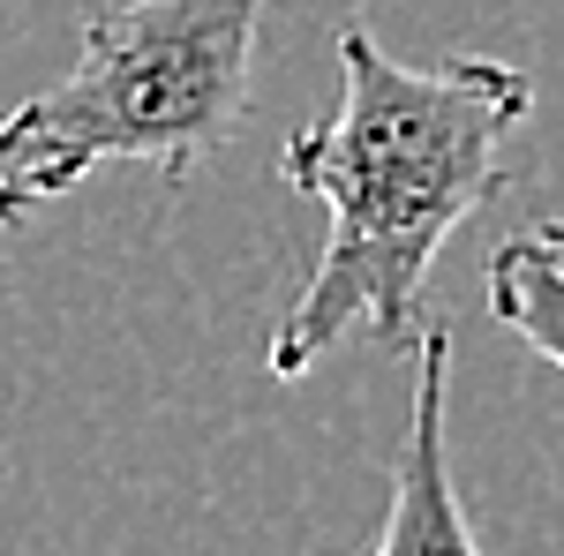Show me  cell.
Returning a JSON list of instances; mask_svg holds the SVG:
<instances>
[{
    "label": "cell",
    "mask_w": 564,
    "mask_h": 556,
    "mask_svg": "<svg viewBox=\"0 0 564 556\" xmlns=\"http://www.w3.org/2000/svg\"><path fill=\"white\" fill-rule=\"evenodd\" d=\"M444 399H452V324H422L414 406H406V436L391 459V504L361 556H481L475 519L452 481V451H444Z\"/></svg>",
    "instance_id": "obj_3"
},
{
    "label": "cell",
    "mask_w": 564,
    "mask_h": 556,
    "mask_svg": "<svg viewBox=\"0 0 564 556\" xmlns=\"http://www.w3.org/2000/svg\"><path fill=\"white\" fill-rule=\"evenodd\" d=\"M257 31L263 0H121L90 15L68 76L0 113V233L98 166L188 181L249 113Z\"/></svg>",
    "instance_id": "obj_2"
},
{
    "label": "cell",
    "mask_w": 564,
    "mask_h": 556,
    "mask_svg": "<svg viewBox=\"0 0 564 556\" xmlns=\"http://www.w3.org/2000/svg\"><path fill=\"white\" fill-rule=\"evenodd\" d=\"M534 233H542V241H550V249L564 257V226H534Z\"/></svg>",
    "instance_id": "obj_5"
},
{
    "label": "cell",
    "mask_w": 564,
    "mask_h": 556,
    "mask_svg": "<svg viewBox=\"0 0 564 556\" xmlns=\"http://www.w3.org/2000/svg\"><path fill=\"white\" fill-rule=\"evenodd\" d=\"M489 316L564 369V257L542 233H512L489 257Z\"/></svg>",
    "instance_id": "obj_4"
},
{
    "label": "cell",
    "mask_w": 564,
    "mask_h": 556,
    "mask_svg": "<svg viewBox=\"0 0 564 556\" xmlns=\"http://www.w3.org/2000/svg\"><path fill=\"white\" fill-rule=\"evenodd\" d=\"M527 113L534 76L512 61L406 68L361 15L339 23V106L279 143V181L332 211L324 257L263 346L279 384L308 377L354 331L414 353L436 257L512 188V135Z\"/></svg>",
    "instance_id": "obj_1"
}]
</instances>
